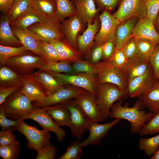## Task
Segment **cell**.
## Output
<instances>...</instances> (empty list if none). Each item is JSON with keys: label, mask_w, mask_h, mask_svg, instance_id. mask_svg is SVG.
<instances>
[{"label": "cell", "mask_w": 159, "mask_h": 159, "mask_svg": "<svg viewBox=\"0 0 159 159\" xmlns=\"http://www.w3.org/2000/svg\"><path fill=\"white\" fill-rule=\"evenodd\" d=\"M123 101L120 100L112 105L110 108L109 117L128 121L131 126L130 134H140L144 125L155 113L147 112L143 110L142 108L144 106L140 98L132 107H128L127 105L122 106Z\"/></svg>", "instance_id": "cell-1"}, {"label": "cell", "mask_w": 159, "mask_h": 159, "mask_svg": "<svg viewBox=\"0 0 159 159\" xmlns=\"http://www.w3.org/2000/svg\"><path fill=\"white\" fill-rule=\"evenodd\" d=\"M128 96L127 91H123L117 85L109 83L97 84L96 103L105 119L110 115V108L117 101Z\"/></svg>", "instance_id": "cell-2"}, {"label": "cell", "mask_w": 159, "mask_h": 159, "mask_svg": "<svg viewBox=\"0 0 159 159\" xmlns=\"http://www.w3.org/2000/svg\"><path fill=\"white\" fill-rule=\"evenodd\" d=\"M32 102L20 90L9 97L0 106L3 108L8 118L24 120L34 107Z\"/></svg>", "instance_id": "cell-3"}, {"label": "cell", "mask_w": 159, "mask_h": 159, "mask_svg": "<svg viewBox=\"0 0 159 159\" xmlns=\"http://www.w3.org/2000/svg\"><path fill=\"white\" fill-rule=\"evenodd\" d=\"M16 130L26 137L28 142L27 147L29 149L38 152L44 146L50 144L51 135L49 132L30 125L24 120H19Z\"/></svg>", "instance_id": "cell-4"}, {"label": "cell", "mask_w": 159, "mask_h": 159, "mask_svg": "<svg viewBox=\"0 0 159 159\" xmlns=\"http://www.w3.org/2000/svg\"><path fill=\"white\" fill-rule=\"evenodd\" d=\"M48 72L58 79L64 85L81 88L90 92L96 97L97 79L95 75L84 73L67 74Z\"/></svg>", "instance_id": "cell-5"}, {"label": "cell", "mask_w": 159, "mask_h": 159, "mask_svg": "<svg viewBox=\"0 0 159 159\" xmlns=\"http://www.w3.org/2000/svg\"><path fill=\"white\" fill-rule=\"evenodd\" d=\"M95 65L97 84L111 83L117 85L123 91H127V82L122 70L114 67L106 61L100 62Z\"/></svg>", "instance_id": "cell-6"}, {"label": "cell", "mask_w": 159, "mask_h": 159, "mask_svg": "<svg viewBox=\"0 0 159 159\" xmlns=\"http://www.w3.org/2000/svg\"><path fill=\"white\" fill-rule=\"evenodd\" d=\"M38 40L48 42L55 39L65 37L61 28V24L55 16L47 21L36 23L27 29Z\"/></svg>", "instance_id": "cell-7"}, {"label": "cell", "mask_w": 159, "mask_h": 159, "mask_svg": "<svg viewBox=\"0 0 159 159\" xmlns=\"http://www.w3.org/2000/svg\"><path fill=\"white\" fill-rule=\"evenodd\" d=\"M45 62L42 57L27 54L9 58L5 65L21 75H26L31 74L36 69H40Z\"/></svg>", "instance_id": "cell-8"}, {"label": "cell", "mask_w": 159, "mask_h": 159, "mask_svg": "<svg viewBox=\"0 0 159 159\" xmlns=\"http://www.w3.org/2000/svg\"><path fill=\"white\" fill-rule=\"evenodd\" d=\"M149 0H120L119 8L112 14L120 22L132 17L139 19L146 16Z\"/></svg>", "instance_id": "cell-9"}, {"label": "cell", "mask_w": 159, "mask_h": 159, "mask_svg": "<svg viewBox=\"0 0 159 159\" xmlns=\"http://www.w3.org/2000/svg\"><path fill=\"white\" fill-rule=\"evenodd\" d=\"M86 91L83 88L72 85L64 86L47 95L42 100L36 102V105L43 107L61 104L68 100L77 97Z\"/></svg>", "instance_id": "cell-10"}, {"label": "cell", "mask_w": 159, "mask_h": 159, "mask_svg": "<svg viewBox=\"0 0 159 159\" xmlns=\"http://www.w3.org/2000/svg\"><path fill=\"white\" fill-rule=\"evenodd\" d=\"M62 104L70 112L71 126L70 128L71 135L80 140L86 130L89 122L82 110L74 100L71 99Z\"/></svg>", "instance_id": "cell-11"}, {"label": "cell", "mask_w": 159, "mask_h": 159, "mask_svg": "<svg viewBox=\"0 0 159 159\" xmlns=\"http://www.w3.org/2000/svg\"><path fill=\"white\" fill-rule=\"evenodd\" d=\"M100 28L97 33L94 43L102 45L107 41L116 40L115 29L120 22L108 11L103 10L99 16Z\"/></svg>", "instance_id": "cell-12"}, {"label": "cell", "mask_w": 159, "mask_h": 159, "mask_svg": "<svg viewBox=\"0 0 159 159\" xmlns=\"http://www.w3.org/2000/svg\"><path fill=\"white\" fill-rule=\"evenodd\" d=\"M27 119L37 122L43 129L54 132L59 142L62 141L66 136L65 131L59 127L43 107H34L27 117Z\"/></svg>", "instance_id": "cell-13"}, {"label": "cell", "mask_w": 159, "mask_h": 159, "mask_svg": "<svg viewBox=\"0 0 159 159\" xmlns=\"http://www.w3.org/2000/svg\"><path fill=\"white\" fill-rule=\"evenodd\" d=\"M74 100L84 112L89 122H98L105 119L96 103L95 97L90 92L86 91Z\"/></svg>", "instance_id": "cell-14"}, {"label": "cell", "mask_w": 159, "mask_h": 159, "mask_svg": "<svg viewBox=\"0 0 159 159\" xmlns=\"http://www.w3.org/2000/svg\"><path fill=\"white\" fill-rule=\"evenodd\" d=\"M121 120L115 118L111 122L103 124H99L98 122H89L86 130L89 131L90 135L87 139L81 142L83 148L90 145H100L109 130Z\"/></svg>", "instance_id": "cell-15"}, {"label": "cell", "mask_w": 159, "mask_h": 159, "mask_svg": "<svg viewBox=\"0 0 159 159\" xmlns=\"http://www.w3.org/2000/svg\"><path fill=\"white\" fill-rule=\"evenodd\" d=\"M156 80L153 69L132 79L127 82L128 95L131 98L139 97L150 88Z\"/></svg>", "instance_id": "cell-16"}, {"label": "cell", "mask_w": 159, "mask_h": 159, "mask_svg": "<svg viewBox=\"0 0 159 159\" xmlns=\"http://www.w3.org/2000/svg\"><path fill=\"white\" fill-rule=\"evenodd\" d=\"M86 29L82 35H79L77 39V50L87 57L94 44L96 34L99 30L100 22L97 17L93 23L89 22Z\"/></svg>", "instance_id": "cell-17"}, {"label": "cell", "mask_w": 159, "mask_h": 159, "mask_svg": "<svg viewBox=\"0 0 159 159\" xmlns=\"http://www.w3.org/2000/svg\"><path fill=\"white\" fill-rule=\"evenodd\" d=\"M21 76L22 87L20 91L32 101H40L47 95L46 90L32 74Z\"/></svg>", "instance_id": "cell-18"}, {"label": "cell", "mask_w": 159, "mask_h": 159, "mask_svg": "<svg viewBox=\"0 0 159 159\" xmlns=\"http://www.w3.org/2000/svg\"><path fill=\"white\" fill-rule=\"evenodd\" d=\"M62 22L61 28L64 37L70 45L77 50V39L84 24L76 14Z\"/></svg>", "instance_id": "cell-19"}, {"label": "cell", "mask_w": 159, "mask_h": 159, "mask_svg": "<svg viewBox=\"0 0 159 159\" xmlns=\"http://www.w3.org/2000/svg\"><path fill=\"white\" fill-rule=\"evenodd\" d=\"M152 69L149 60L138 54L128 60L123 72L128 82L132 79L144 74Z\"/></svg>", "instance_id": "cell-20"}, {"label": "cell", "mask_w": 159, "mask_h": 159, "mask_svg": "<svg viewBox=\"0 0 159 159\" xmlns=\"http://www.w3.org/2000/svg\"><path fill=\"white\" fill-rule=\"evenodd\" d=\"M132 35L137 38L149 40L159 44V34L153 23L146 16L139 19L133 30Z\"/></svg>", "instance_id": "cell-21"}, {"label": "cell", "mask_w": 159, "mask_h": 159, "mask_svg": "<svg viewBox=\"0 0 159 159\" xmlns=\"http://www.w3.org/2000/svg\"><path fill=\"white\" fill-rule=\"evenodd\" d=\"M55 47L60 60L74 62L81 59V54L72 47L65 37L48 42Z\"/></svg>", "instance_id": "cell-22"}, {"label": "cell", "mask_w": 159, "mask_h": 159, "mask_svg": "<svg viewBox=\"0 0 159 159\" xmlns=\"http://www.w3.org/2000/svg\"><path fill=\"white\" fill-rule=\"evenodd\" d=\"M139 19L132 17L118 25L115 31L116 48L121 49L127 40L133 36V30Z\"/></svg>", "instance_id": "cell-23"}, {"label": "cell", "mask_w": 159, "mask_h": 159, "mask_svg": "<svg viewBox=\"0 0 159 159\" xmlns=\"http://www.w3.org/2000/svg\"><path fill=\"white\" fill-rule=\"evenodd\" d=\"M74 4L75 14L84 24L92 22L100 10L96 8L94 0H78Z\"/></svg>", "instance_id": "cell-24"}, {"label": "cell", "mask_w": 159, "mask_h": 159, "mask_svg": "<svg viewBox=\"0 0 159 159\" xmlns=\"http://www.w3.org/2000/svg\"><path fill=\"white\" fill-rule=\"evenodd\" d=\"M12 26L11 29L14 34L22 45L28 50L42 57L38 44V40L32 33L27 29H22Z\"/></svg>", "instance_id": "cell-25"}, {"label": "cell", "mask_w": 159, "mask_h": 159, "mask_svg": "<svg viewBox=\"0 0 159 159\" xmlns=\"http://www.w3.org/2000/svg\"><path fill=\"white\" fill-rule=\"evenodd\" d=\"M32 75L44 88L47 95L64 86L60 80L48 71L39 69Z\"/></svg>", "instance_id": "cell-26"}, {"label": "cell", "mask_w": 159, "mask_h": 159, "mask_svg": "<svg viewBox=\"0 0 159 159\" xmlns=\"http://www.w3.org/2000/svg\"><path fill=\"white\" fill-rule=\"evenodd\" d=\"M8 17L4 14L0 17V44L7 46L18 47L23 46L14 34L10 26Z\"/></svg>", "instance_id": "cell-27"}, {"label": "cell", "mask_w": 159, "mask_h": 159, "mask_svg": "<svg viewBox=\"0 0 159 159\" xmlns=\"http://www.w3.org/2000/svg\"><path fill=\"white\" fill-rule=\"evenodd\" d=\"M43 108L59 126H66L70 127V112L63 104H60Z\"/></svg>", "instance_id": "cell-28"}, {"label": "cell", "mask_w": 159, "mask_h": 159, "mask_svg": "<svg viewBox=\"0 0 159 159\" xmlns=\"http://www.w3.org/2000/svg\"><path fill=\"white\" fill-rule=\"evenodd\" d=\"M139 98L151 112L159 113V83L156 80L152 86L144 92Z\"/></svg>", "instance_id": "cell-29"}, {"label": "cell", "mask_w": 159, "mask_h": 159, "mask_svg": "<svg viewBox=\"0 0 159 159\" xmlns=\"http://www.w3.org/2000/svg\"><path fill=\"white\" fill-rule=\"evenodd\" d=\"M49 19L35 10L32 5L25 13L11 25L26 29L34 24L44 22Z\"/></svg>", "instance_id": "cell-30"}, {"label": "cell", "mask_w": 159, "mask_h": 159, "mask_svg": "<svg viewBox=\"0 0 159 159\" xmlns=\"http://www.w3.org/2000/svg\"><path fill=\"white\" fill-rule=\"evenodd\" d=\"M0 86H21L22 76L7 66L0 69Z\"/></svg>", "instance_id": "cell-31"}, {"label": "cell", "mask_w": 159, "mask_h": 159, "mask_svg": "<svg viewBox=\"0 0 159 159\" xmlns=\"http://www.w3.org/2000/svg\"><path fill=\"white\" fill-rule=\"evenodd\" d=\"M32 5V0H15L6 15L11 25L22 16Z\"/></svg>", "instance_id": "cell-32"}, {"label": "cell", "mask_w": 159, "mask_h": 159, "mask_svg": "<svg viewBox=\"0 0 159 159\" xmlns=\"http://www.w3.org/2000/svg\"><path fill=\"white\" fill-rule=\"evenodd\" d=\"M57 9L55 17L59 22L76 14L74 2L70 0H55Z\"/></svg>", "instance_id": "cell-33"}, {"label": "cell", "mask_w": 159, "mask_h": 159, "mask_svg": "<svg viewBox=\"0 0 159 159\" xmlns=\"http://www.w3.org/2000/svg\"><path fill=\"white\" fill-rule=\"evenodd\" d=\"M35 10L48 18L55 16L57 9L55 0H32Z\"/></svg>", "instance_id": "cell-34"}, {"label": "cell", "mask_w": 159, "mask_h": 159, "mask_svg": "<svg viewBox=\"0 0 159 159\" xmlns=\"http://www.w3.org/2000/svg\"><path fill=\"white\" fill-rule=\"evenodd\" d=\"M45 63L40 69L47 71L67 74H76L70 62L64 60L45 61Z\"/></svg>", "instance_id": "cell-35"}, {"label": "cell", "mask_w": 159, "mask_h": 159, "mask_svg": "<svg viewBox=\"0 0 159 159\" xmlns=\"http://www.w3.org/2000/svg\"><path fill=\"white\" fill-rule=\"evenodd\" d=\"M29 50L24 46L15 47L0 45V63L1 65H5L9 58L17 56L28 54Z\"/></svg>", "instance_id": "cell-36"}, {"label": "cell", "mask_w": 159, "mask_h": 159, "mask_svg": "<svg viewBox=\"0 0 159 159\" xmlns=\"http://www.w3.org/2000/svg\"><path fill=\"white\" fill-rule=\"evenodd\" d=\"M37 42L41 56L45 61L60 60L57 51L53 45L48 42L39 40Z\"/></svg>", "instance_id": "cell-37"}, {"label": "cell", "mask_w": 159, "mask_h": 159, "mask_svg": "<svg viewBox=\"0 0 159 159\" xmlns=\"http://www.w3.org/2000/svg\"><path fill=\"white\" fill-rule=\"evenodd\" d=\"M139 148L148 156L152 155L159 147V134L149 138H142L139 140Z\"/></svg>", "instance_id": "cell-38"}, {"label": "cell", "mask_w": 159, "mask_h": 159, "mask_svg": "<svg viewBox=\"0 0 159 159\" xmlns=\"http://www.w3.org/2000/svg\"><path fill=\"white\" fill-rule=\"evenodd\" d=\"M135 38L138 54L145 59L149 60L156 46L158 44L149 40Z\"/></svg>", "instance_id": "cell-39"}, {"label": "cell", "mask_w": 159, "mask_h": 159, "mask_svg": "<svg viewBox=\"0 0 159 159\" xmlns=\"http://www.w3.org/2000/svg\"><path fill=\"white\" fill-rule=\"evenodd\" d=\"M20 144L18 140L6 145H0V156L4 159L18 158L20 150Z\"/></svg>", "instance_id": "cell-40"}, {"label": "cell", "mask_w": 159, "mask_h": 159, "mask_svg": "<svg viewBox=\"0 0 159 159\" xmlns=\"http://www.w3.org/2000/svg\"><path fill=\"white\" fill-rule=\"evenodd\" d=\"M72 67L75 73H84L97 75V69L95 64L81 59L73 62Z\"/></svg>", "instance_id": "cell-41"}, {"label": "cell", "mask_w": 159, "mask_h": 159, "mask_svg": "<svg viewBox=\"0 0 159 159\" xmlns=\"http://www.w3.org/2000/svg\"><path fill=\"white\" fill-rule=\"evenodd\" d=\"M83 148L80 140L72 142L64 153L57 159H79L80 158Z\"/></svg>", "instance_id": "cell-42"}, {"label": "cell", "mask_w": 159, "mask_h": 159, "mask_svg": "<svg viewBox=\"0 0 159 159\" xmlns=\"http://www.w3.org/2000/svg\"><path fill=\"white\" fill-rule=\"evenodd\" d=\"M106 61L114 67L123 71L128 62V60L121 49L116 48L112 56Z\"/></svg>", "instance_id": "cell-43"}, {"label": "cell", "mask_w": 159, "mask_h": 159, "mask_svg": "<svg viewBox=\"0 0 159 159\" xmlns=\"http://www.w3.org/2000/svg\"><path fill=\"white\" fill-rule=\"evenodd\" d=\"M159 133V113L155 115L143 126L140 136Z\"/></svg>", "instance_id": "cell-44"}, {"label": "cell", "mask_w": 159, "mask_h": 159, "mask_svg": "<svg viewBox=\"0 0 159 159\" xmlns=\"http://www.w3.org/2000/svg\"><path fill=\"white\" fill-rule=\"evenodd\" d=\"M19 120H12L7 117L3 108L0 107V125L1 130H11L13 131L16 130Z\"/></svg>", "instance_id": "cell-45"}, {"label": "cell", "mask_w": 159, "mask_h": 159, "mask_svg": "<svg viewBox=\"0 0 159 159\" xmlns=\"http://www.w3.org/2000/svg\"><path fill=\"white\" fill-rule=\"evenodd\" d=\"M121 49L128 60L138 54L135 37H130Z\"/></svg>", "instance_id": "cell-46"}, {"label": "cell", "mask_w": 159, "mask_h": 159, "mask_svg": "<svg viewBox=\"0 0 159 159\" xmlns=\"http://www.w3.org/2000/svg\"><path fill=\"white\" fill-rule=\"evenodd\" d=\"M88 57L89 58L90 62L93 64H96L100 62L103 57L102 45L94 43Z\"/></svg>", "instance_id": "cell-47"}, {"label": "cell", "mask_w": 159, "mask_h": 159, "mask_svg": "<svg viewBox=\"0 0 159 159\" xmlns=\"http://www.w3.org/2000/svg\"><path fill=\"white\" fill-rule=\"evenodd\" d=\"M159 10V0H149L147 5L146 16L153 25Z\"/></svg>", "instance_id": "cell-48"}, {"label": "cell", "mask_w": 159, "mask_h": 159, "mask_svg": "<svg viewBox=\"0 0 159 159\" xmlns=\"http://www.w3.org/2000/svg\"><path fill=\"white\" fill-rule=\"evenodd\" d=\"M57 148L50 144L43 147L38 153L36 159H54L56 155Z\"/></svg>", "instance_id": "cell-49"}, {"label": "cell", "mask_w": 159, "mask_h": 159, "mask_svg": "<svg viewBox=\"0 0 159 159\" xmlns=\"http://www.w3.org/2000/svg\"><path fill=\"white\" fill-rule=\"evenodd\" d=\"M156 80L159 77V44L156 45L149 59Z\"/></svg>", "instance_id": "cell-50"}, {"label": "cell", "mask_w": 159, "mask_h": 159, "mask_svg": "<svg viewBox=\"0 0 159 159\" xmlns=\"http://www.w3.org/2000/svg\"><path fill=\"white\" fill-rule=\"evenodd\" d=\"M104 61L108 60L112 56L116 49V40H109L102 45Z\"/></svg>", "instance_id": "cell-51"}, {"label": "cell", "mask_w": 159, "mask_h": 159, "mask_svg": "<svg viewBox=\"0 0 159 159\" xmlns=\"http://www.w3.org/2000/svg\"><path fill=\"white\" fill-rule=\"evenodd\" d=\"M100 10L110 11L114 10L119 4L120 0H94Z\"/></svg>", "instance_id": "cell-52"}, {"label": "cell", "mask_w": 159, "mask_h": 159, "mask_svg": "<svg viewBox=\"0 0 159 159\" xmlns=\"http://www.w3.org/2000/svg\"><path fill=\"white\" fill-rule=\"evenodd\" d=\"M21 85L11 86H0V105L2 104L10 95L17 91Z\"/></svg>", "instance_id": "cell-53"}, {"label": "cell", "mask_w": 159, "mask_h": 159, "mask_svg": "<svg viewBox=\"0 0 159 159\" xmlns=\"http://www.w3.org/2000/svg\"><path fill=\"white\" fill-rule=\"evenodd\" d=\"M11 130H1L0 132V145H6L14 142L16 136Z\"/></svg>", "instance_id": "cell-54"}, {"label": "cell", "mask_w": 159, "mask_h": 159, "mask_svg": "<svg viewBox=\"0 0 159 159\" xmlns=\"http://www.w3.org/2000/svg\"><path fill=\"white\" fill-rule=\"evenodd\" d=\"M15 0H0V10L6 15L11 8Z\"/></svg>", "instance_id": "cell-55"}, {"label": "cell", "mask_w": 159, "mask_h": 159, "mask_svg": "<svg viewBox=\"0 0 159 159\" xmlns=\"http://www.w3.org/2000/svg\"><path fill=\"white\" fill-rule=\"evenodd\" d=\"M154 26L157 32L159 34V10L156 16Z\"/></svg>", "instance_id": "cell-56"}, {"label": "cell", "mask_w": 159, "mask_h": 159, "mask_svg": "<svg viewBox=\"0 0 159 159\" xmlns=\"http://www.w3.org/2000/svg\"><path fill=\"white\" fill-rule=\"evenodd\" d=\"M150 159H159V147L152 155Z\"/></svg>", "instance_id": "cell-57"}, {"label": "cell", "mask_w": 159, "mask_h": 159, "mask_svg": "<svg viewBox=\"0 0 159 159\" xmlns=\"http://www.w3.org/2000/svg\"><path fill=\"white\" fill-rule=\"evenodd\" d=\"M72 1L74 2H76L78 0H72Z\"/></svg>", "instance_id": "cell-58"}, {"label": "cell", "mask_w": 159, "mask_h": 159, "mask_svg": "<svg viewBox=\"0 0 159 159\" xmlns=\"http://www.w3.org/2000/svg\"><path fill=\"white\" fill-rule=\"evenodd\" d=\"M157 80L158 81V82L159 83V77L158 78V79Z\"/></svg>", "instance_id": "cell-59"}]
</instances>
